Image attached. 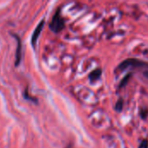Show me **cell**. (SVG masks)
Here are the masks:
<instances>
[{"label": "cell", "mask_w": 148, "mask_h": 148, "mask_svg": "<svg viewBox=\"0 0 148 148\" xmlns=\"http://www.w3.org/2000/svg\"><path fill=\"white\" fill-rule=\"evenodd\" d=\"M64 25H65L64 19L60 13V10H57L56 14L52 17V20L49 23V28L53 32L58 33L64 28Z\"/></svg>", "instance_id": "1"}, {"label": "cell", "mask_w": 148, "mask_h": 148, "mask_svg": "<svg viewBox=\"0 0 148 148\" xmlns=\"http://www.w3.org/2000/svg\"><path fill=\"white\" fill-rule=\"evenodd\" d=\"M130 66H133V67H148V63L145 62H142V61H140V60H137V59L131 58V59H127V60H125L124 62H122L119 65V69L123 71L127 67H130Z\"/></svg>", "instance_id": "2"}, {"label": "cell", "mask_w": 148, "mask_h": 148, "mask_svg": "<svg viewBox=\"0 0 148 148\" xmlns=\"http://www.w3.org/2000/svg\"><path fill=\"white\" fill-rule=\"evenodd\" d=\"M43 26H44V20H42L40 22V23L36 26V29L34 30L33 35H32V37H31V43H32L33 46L36 45V41H37V38L39 37V35L41 34V31L42 30Z\"/></svg>", "instance_id": "3"}, {"label": "cell", "mask_w": 148, "mask_h": 148, "mask_svg": "<svg viewBox=\"0 0 148 148\" xmlns=\"http://www.w3.org/2000/svg\"><path fill=\"white\" fill-rule=\"evenodd\" d=\"M14 37H16V39L17 40V48H16V62L15 65L17 66L20 62H21V59H22V42L21 39L19 38V36H17L16 35H12Z\"/></svg>", "instance_id": "4"}, {"label": "cell", "mask_w": 148, "mask_h": 148, "mask_svg": "<svg viewBox=\"0 0 148 148\" xmlns=\"http://www.w3.org/2000/svg\"><path fill=\"white\" fill-rule=\"evenodd\" d=\"M101 74V69H96V70L93 71V72L89 75V79H90L91 81L96 80V79H98V78L100 77Z\"/></svg>", "instance_id": "5"}, {"label": "cell", "mask_w": 148, "mask_h": 148, "mask_svg": "<svg viewBox=\"0 0 148 148\" xmlns=\"http://www.w3.org/2000/svg\"><path fill=\"white\" fill-rule=\"evenodd\" d=\"M122 108H123V100L121 99V100H119L118 102L116 103V105H115V109H116L117 112H121V111L122 110Z\"/></svg>", "instance_id": "6"}, {"label": "cell", "mask_w": 148, "mask_h": 148, "mask_svg": "<svg viewBox=\"0 0 148 148\" xmlns=\"http://www.w3.org/2000/svg\"><path fill=\"white\" fill-rule=\"evenodd\" d=\"M130 76H131V74H128L121 82V85H120V87L121 88H122V87H124L127 83V82H128V80L130 79Z\"/></svg>", "instance_id": "7"}, {"label": "cell", "mask_w": 148, "mask_h": 148, "mask_svg": "<svg viewBox=\"0 0 148 148\" xmlns=\"http://www.w3.org/2000/svg\"><path fill=\"white\" fill-rule=\"evenodd\" d=\"M139 148H148V140H144L141 141L140 147Z\"/></svg>", "instance_id": "8"}, {"label": "cell", "mask_w": 148, "mask_h": 148, "mask_svg": "<svg viewBox=\"0 0 148 148\" xmlns=\"http://www.w3.org/2000/svg\"><path fill=\"white\" fill-rule=\"evenodd\" d=\"M67 148H72V147H67Z\"/></svg>", "instance_id": "9"}]
</instances>
